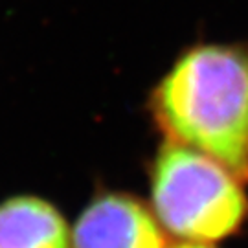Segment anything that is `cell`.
<instances>
[{
    "instance_id": "cell-4",
    "label": "cell",
    "mask_w": 248,
    "mask_h": 248,
    "mask_svg": "<svg viewBox=\"0 0 248 248\" xmlns=\"http://www.w3.org/2000/svg\"><path fill=\"white\" fill-rule=\"evenodd\" d=\"M0 248H72V235L52 204L18 197L0 206Z\"/></svg>"
},
{
    "instance_id": "cell-3",
    "label": "cell",
    "mask_w": 248,
    "mask_h": 248,
    "mask_svg": "<svg viewBox=\"0 0 248 248\" xmlns=\"http://www.w3.org/2000/svg\"><path fill=\"white\" fill-rule=\"evenodd\" d=\"M74 248H168L155 212L129 193H103L85 208L72 232Z\"/></svg>"
},
{
    "instance_id": "cell-5",
    "label": "cell",
    "mask_w": 248,
    "mask_h": 248,
    "mask_svg": "<svg viewBox=\"0 0 248 248\" xmlns=\"http://www.w3.org/2000/svg\"><path fill=\"white\" fill-rule=\"evenodd\" d=\"M169 248H213L210 243H197V241H180Z\"/></svg>"
},
{
    "instance_id": "cell-2",
    "label": "cell",
    "mask_w": 248,
    "mask_h": 248,
    "mask_svg": "<svg viewBox=\"0 0 248 248\" xmlns=\"http://www.w3.org/2000/svg\"><path fill=\"white\" fill-rule=\"evenodd\" d=\"M151 204L164 230L182 241L226 239L248 219L243 180L210 156L169 140L151 168Z\"/></svg>"
},
{
    "instance_id": "cell-1",
    "label": "cell",
    "mask_w": 248,
    "mask_h": 248,
    "mask_svg": "<svg viewBox=\"0 0 248 248\" xmlns=\"http://www.w3.org/2000/svg\"><path fill=\"white\" fill-rule=\"evenodd\" d=\"M169 142L195 149L248 182V46L201 45L178 57L151 96Z\"/></svg>"
}]
</instances>
